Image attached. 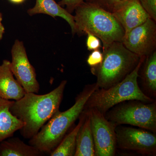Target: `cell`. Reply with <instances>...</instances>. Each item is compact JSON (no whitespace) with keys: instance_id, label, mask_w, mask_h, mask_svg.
Listing matches in <instances>:
<instances>
[{"instance_id":"6da1fadb","label":"cell","mask_w":156,"mask_h":156,"mask_svg":"<svg viewBox=\"0 0 156 156\" xmlns=\"http://www.w3.org/2000/svg\"><path fill=\"white\" fill-rule=\"evenodd\" d=\"M67 83L66 80L62 81L58 87L47 94L26 92L22 98L14 101L10 111L24 123L19 130L23 138H32L59 111Z\"/></svg>"},{"instance_id":"7a4b0ae2","label":"cell","mask_w":156,"mask_h":156,"mask_svg":"<svg viewBox=\"0 0 156 156\" xmlns=\"http://www.w3.org/2000/svg\"><path fill=\"white\" fill-rule=\"evenodd\" d=\"M96 83L86 86L76 97L75 103L63 112L58 111L45 124L29 144L46 154H50L60 143L67 131L79 119L85 109L88 98L96 89Z\"/></svg>"},{"instance_id":"3957f363","label":"cell","mask_w":156,"mask_h":156,"mask_svg":"<svg viewBox=\"0 0 156 156\" xmlns=\"http://www.w3.org/2000/svg\"><path fill=\"white\" fill-rule=\"evenodd\" d=\"M74 11L76 34H93L102 42V49L113 42L122 41L125 30L112 13L84 1Z\"/></svg>"},{"instance_id":"277c9868","label":"cell","mask_w":156,"mask_h":156,"mask_svg":"<svg viewBox=\"0 0 156 156\" xmlns=\"http://www.w3.org/2000/svg\"><path fill=\"white\" fill-rule=\"evenodd\" d=\"M140 57L135 68L122 81L108 89L95 90L88 98L84 109H96L103 114L119 104L129 100H138L151 103L155 100L145 94L137 82L140 69L145 58Z\"/></svg>"},{"instance_id":"5b68a950","label":"cell","mask_w":156,"mask_h":156,"mask_svg":"<svg viewBox=\"0 0 156 156\" xmlns=\"http://www.w3.org/2000/svg\"><path fill=\"white\" fill-rule=\"evenodd\" d=\"M103 49V60L91 72L97 77L99 89H108L122 81L135 68L140 57L127 49L122 42H114Z\"/></svg>"},{"instance_id":"8992f818","label":"cell","mask_w":156,"mask_h":156,"mask_svg":"<svg viewBox=\"0 0 156 156\" xmlns=\"http://www.w3.org/2000/svg\"><path fill=\"white\" fill-rule=\"evenodd\" d=\"M116 127L129 125L156 133V102L129 100L117 105L104 115Z\"/></svg>"},{"instance_id":"52a82bcc","label":"cell","mask_w":156,"mask_h":156,"mask_svg":"<svg viewBox=\"0 0 156 156\" xmlns=\"http://www.w3.org/2000/svg\"><path fill=\"white\" fill-rule=\"evenodd\" d=\"M86 110L90 119L95 156H113L117 147L115 128L96 109Z\"/></svg>"},{"instance_id":"ba28073f","label":"cell","mask_w":156,"mask_h":156,"mask_svg":"<svg viewBox=\"0 0 156 156\" xmlns=\"http://www.w3.org/2000/svg\"><path fill=\"white\" fill-rule=\"evenodd\" d=\"M117 147L139 154L154 156L156 154V133L142 128L122 127L115 128Z\"/></svg>"},{"instance_id":"9c48e42d","label":"cell","mask_w":156,"mask_h":156,"mask_svg":"<svg viewBox=\"0 0 156 156\" xmlns=\"http://www.w3.org/2000/svg\"><path fill=\"white\" fill-rule=\"evenodd\" d=\"M11 69L16 80L26 92L38 93L40 84L35 69L29 60L23 42L16 40L11 50Z\"/></svg>"},{"instance_id":"30bf717a","label":"cell","mask_w":156,"mask_h":156,"mask_svg":"<svg viewBox=\"0 0 156 156\" xmlns=\"http://www.w3.org/2000/svg\"><path fill=\"white\" fill-rule=\"evenodd\" d=\"M156 21L150 18L125 34L122 43L138 56H147L156 49Z\"/></svg>"},{"instance_id":"8fae6325","label":"cell","mask_w":156,"mask_h":156,"mask_svg":"<svg viewBox=\"0 0 156 156\" xmlns=\"http://www.w3.org/2000/svg\"><path fill=\"white\" fill-rule=\"evenodd\" d=\"M112 14L122 26L125 34L150 17L138 0H122Z\"/></svg>"},{"instance_id":"7c38bea8","label":"cell","mask_w":156,"mask_h":156,"mask_svg":"<svg viewBox=\"0 0 156 156\" xmlns=\"http://www.w3.org/2000/svg\"><path fill=\"white\" fill-rule=\"evenodd\" d=\"M26 93L24 89L14 78L11 62L4 60L0 65V97L7 100L17 101Z\"/></svg>"},{"instance_id":"4fadbf2b","label":"cell","mask_w":156,"mask_h":156,"mask_svg":"<svg viewBox=\"0 0 156 156\" xmlns=\"http://www.w3.org/2000/svg\"><path fill=\"white\" fill-rule=\"evenodd\" d=\"M27 13L30 16L35 14H47L55 18L56 17H61L67 21L71 29L73 35L76 34V27L74 17L58 5L54 0H36V4L33 8L28 9Z\"/></svg>"},{"instance_id":"5bb4252c","label":"cell","mask_w":156,"mask_h":156,"mask_svg":"<svg viewBox=\"0 0 156 156\" xmlns=\"http://www.w3.org/2000/svg\"><path fill=\"white\" fill-rule=\"evenodd\" d=\"M14 101L0 97V142L14 136V133L24 126L23 122L10 112Z\"/></svg>"},{"instance_id":"9a60e30c","label":"cell","mask_w":156,"mask_h":156,"mask_svg":"<svg viewBox=\"0 0 156 156\" xmlns=\"http://www.w3.org/2000/svg\"><path fill=\"white\" fill-rule=\"evenodd\" d=\"M46 154L27 144L18 137L11 136L0 142V156H44Z\"/></svg>"},{"instance_id":"2e32d148","label":"cell","mask_w":156,"mask_h":156,"mask_svg":"<svg viewBox=\"0 0 156 156\" xmlns=\"http://www.w3.org/2000/svg\"><path fill=\"white\" fill-rule=\"evenodd\" d=\"M85 118L78 131L74 156H95V147L91 131L90 117L88 112L84 110Z\"/></svg>"},{"instance_id":"e0dca14e","label":"cell","mask_w":156,"mask_h":156,"mask_svg":"<svg viewBox=\"0 0 156 156\" xmlns=\"http://www.w3.org/2000/svg\"><path fill=\"white\" fill-rule=\"evenodd\" d=\"M85 118L84 111L79 117L78 125L70 132L66 135L60 143L50 154L51 156H74L75 154L76 138L78 131L83 125Z\"/></svg>"},{"instance_id":"ac0fdd59","label":"cell","mask_w":156,"mask_h":156,"mask_svg":"<svg viewBox=\"0 0 156 156\" xmlns=\"http://www.w3.org/2000/svg\"><path fill=\"white\" fill-rule=\"evenodd\" d=\"M141 73L143 86L149 94L156 95V51L146 56Z\"/></svg>"},{"instance_id":"d6986e66","label":"cell","mask_w":156,"mask_h":156,"mask_svg":"<svg viewBox=\"0 0 156 156\" xmlns=\"http://www.w3.org/2000/svg\"><path fill=\"white\" fill-rule=\"evenodd\" d=\"M85 2L112 14L120 5L122 0H85Z\"/></svg>"},{"instance_id":"ffe728a7","label":"cell","mask_w":156,"mask_h":156,"mask_svg":"<svg viewBox=\"0 0 156 156\" xmlns=\"http://www.w3.org/2000/svg\"><path fill=\"white\" fill-rule=\"evenodd\" d=\"M150 18L156 21V0H138Z\"/></svg>"},{"instance_id":"44dd1931","label":"cell","mask_w":156,"mask_h":156,"mask_svg":"<svg viewBox=\"0 0 156 156\" xmlns=\"http://www.w3.org/2000/svg\"><path fill=\"white\" fill-rule=\"evenodd\" d=\"M103 60V53L99 50H93L87 59V64L91 68L99 65Z\"/></svg>"},{"instance_id":"7402d4cb","label":"cell","mask_w":156,"mask_h":156,"mask_svg":"<svg viewBox=\"0 0 156 156\" xmlns=\"http://www.w3.org/2000/svg\"><path fill=\"white\" fill-rule=\"evenodd\" d=\"M85 34L87 35L86 44L88 50L93 51L99 50L101 47L100 39L89 32H87Z\"/></svg>"},{"instance_id":"603a6c76","label":"cell","mask_w":156,"mask_h":156,"mask_svg":"<svg viewBox=\"0 0 156 156\" xmlns=\"http://www.w3.org/2000/svg\"><path fill=\"white\" fill-rule=\"evenodd\" d=\"M84 0H61L58 3L59 5L66 7V10L71 14L76 8L83 3Z\"/></svg>"},{"instance_id":"cb8c5ba5","label":"cell","mask_w":156,"mask_h":156,"mask_svg":"<svg viewBox=\"0 0 156 156\" xmlns=\"http://www.w3.org/2000/svg\"><path fill=\"white\" fill-rule=\"evenodd\" d=\"M2 14L0 12V41L2 39L3 34L5 33V29L2 23Z\"/></svg>"},{"instance_id":"d4e9b609","label":"cell","mask_w":156,"mask_h":156,"mask_svg":"<svg viewBox=\"0 0 156 156\" xmlns=\"http://www.w3.org/2000/svg\"><path fill=\"white\" fill-rule=\"evenodd\" d=\"M9 1L13 4L19 5V4H21L24 2L25 0H9Z\"/></svg>"}]
</instances>
